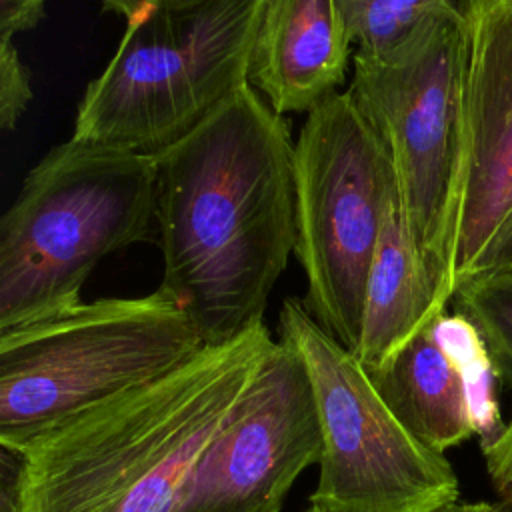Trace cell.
<instances>
[{"mask_svg":"<svg viewBox=\"0 0 512 512\" xmlns=\"http://www.w3.org/2000/svg\"><path fill=\"white\" fill-rule=\"evenodd\" d=\"M162 280L204 344L262 322L296 244L294 140L246 84L152 154Z\"/></svg>","mask_w":512,"mask_h":512,"instance_id":"1","label":"cell"},{"mask_svg":"<svg viewBox=\"0 0 512 512\" xmlns=\"http://www.w3.org/2000/svg\"><path fill=\"white\" fill-rule=\"evenodd\" d=\"M258 322L174 370L34 436L4 512H176L196 462L274 348Z\"/></svg>","mask_w":512,"mask_h":512,"instance_id":"2","label":"cell"},{"mask_svg":"<svg viewBox=\"0 0 512 512\" xmlns=\"http://www.w3.org/2000/svg\"><path fill=\"white\" fill-rule=\"evenodd\" d=\"M266 0H106L120 44L86 86L72 138L156 154L248 84Z\"/></svg>","mask_w":512,"mask_h":512,"instance_id":"3","label":"cell"},{"mask_svg":"<svg viewBox=\"0 0 512 512\" xmlns=\"http://www.w3.org/2000/svg\"><path fill=\"white\" fill-rule=\"evenodd\" d=\"M152 154L68 138L26 174L0 218V332L82 304V286L110 254L150 240Z\"/></svg>","mask_w":512,"mask_h":512,"instance_id":"4","label":"cell"},{"mask_svg":"<svg viewBox=\"0 0 512 512\" xmlns=\"http://www.w3.org/2000/svg\"><path fill=\"white\" fill-rule=\"evenodd\" d=\"M206 346L160 290L98 298L0 332V446L40 432L174 370Z\"/></svg>","mask_w":512,"mask_h":512,"instance_id":"5","label":"cell"},{"mask_svg":"<svg viewBox=\"0 0 512 512\" xmlns=\"http://www.w3.org/2000/svg\"><path fill=\"white\" fill-rule=\"evenodd\" d=\"M466 24L460 2L442 6L394 54H352L348 96L394 168L418 248L448 306L450 262L464 168Z\"/></svg>","mask_w":512,"mask_h":512,"instance_id":"6","label":"cell"},{"mask_svg":"<svg viewBox=\"0 0 512 512\" xmlns=\"http://www.w3.org/2000/svg\"><path fill=\"white\" fill-rule=\"evenodd\" d=\"M398 192L382 144L348 92L306 114L294 140V222L308 314L352 354L366 282Z\"/></svg>","mask_w":512,"mask_h":512,"instance_id":"7","label":"cell"},{"mask_svg":"<svg viewBox=\"0 0 512 512\" xmlns=\"http://www.w3.org/2000/svg\"><path fill=\"white\" fill-rule=\"evenodd\" d=\"M280 342L304 362L322 430L310 504L324 512H436L458 502V476L444 454L420 444L390 412L358 358L286 298Z\"/></svg>","mask_w":512,"mask_h":512,"instance_id":"8","label":"cell"},{"mask_svg":"<svg viewBox=\"0 0 512 512\" xmlns=\"http://www.w3.org/2000/svg\"><path fill=\"white\" fill-rule=\"evenodd\" d=\"M320 452L322 430L306 366L276 340L190 472L176 512H280Z\"/></svg>","mask_w":512,"mask_h":512,"instance_id":"9","label":"cell"},{"mask_svg":"<svg viewBox=\"0 0 512 512\" xmlns=\"http://www.w3.org/2000/svg\"><path fill=\"white\" fill-rule=\"evenodd\" d=\"M460 8L464 168L450 262L454 294L512 214V0H468Z\"/></svg>","mask_w":512,"mask_h":512,"instance_id":"10","label":"cell"},{"mask_svg":"<svg viewBox=\"0 0 512 512\" xmlns=\"http://www.w3.org/2000/svg\"><path fill=\"white\" fill-rule=\"evenodd\" d=\"M368 376L398 422L438 454L470 436L486 444L504 428L500 378L480 332L460 312L434 318Z\"/></svg>","mask_w":512,"mask_h":512,"instance_id":"11","label":"cell"},{"mask_svg":"<svg viewBox=\"0 0 512 512\" xmlns=\"http://www.w3.org/2000/svg\"><path fill=\"white\" fill-rule=\"evenodd\" d=\"M352 54L336 0H266L248 84L276 114H308L338 94Z\"/></svg>","mask_w":512,"mask_h":512,"instance_id":"12","label":"cell"},{"mask_svg":"<svg viewBox=\"0 0 512 512\" xmlns=\"http://www.w3.org/2000/svg\"><path fill=\"white\" fill-rule=\"evenodd\" d=\"M446 312L396 192L370 266L360 342L354 356L380 370L426 324Z\"/></svg>","mask_w":512,"mask_h":512,"instance_id":"13","label":"cell"},{"mask_svg":"<svg viewBox=\"0 0 512 512\" xmlns=\"http://www.w3.org/2000/svg\"><path fill=\"white\" fill-rule=\"evenodd\" d=\"M354 54L382 60L394 54L444 0H336Z\"/></svg>","mask_w":512,"mask_h":512,"instance_id":"14","label":"cell"},{"mask_svg":"<svg viewBox=\"0 0 512 512\" xmlns=\"http://www.w3.org/2000/svg\"><path fill=\"white\" fill-rule=\"evenodd\" d=\"M454 300L456 312L480 332L498 378L512 388V272L472 276L458 286Z\"/></svg>","mask_w":512,"mask_h":512,"instance_id":"15","label":"cell"},{"mask_svg":"<svg viewBox=\"0 0 512 512\" xmlns=\"http://www.w3.org/2000/svg\"><path fill=\"white\" fill-rule=\"evenodd\" d=\"M46 18L44 0H0V128H16L32 100L30 70L14 44L18 32L36 28Z\"/></svg>","mask_w":512,"mask_h":512,"instance_id":"16","label":"cell"},{"mask_svg":"<svg viewBox=\"0 0 512 512\" xmlns=\"http://www.w3.org/2000/svg\"><path fill=\"white\" fill-rule=\"evenodd\" d=\"M482 452L494 488L512 504V418L496 438L482 444Z\"/></svg>","mask_w":512,"mask_h":512,"instance_id":"17","label":"cell"},{"mask_svg":"<svg viewBox=\"0 0 512 512\" xmlns=\"http://www.w3.org/2000/svg\"><path fill=\"white\" fill-rule=\"evenodd\" d=\"M502 272H512V214L502 224L498 236L494 238L492 246L488 248V252L484 254L482 262L478 264V268L472 276L502 274Z\"/></svg>","mask_w":512,"mask_h":512,"instance_id":"18","label":"cell"},{"mask_svg":"<svg viewBox=\"0 0 512 512\" xmlns=\"http://www.w3.org/2000/svg\"><path fill=\"white\" fill-rule=\"evenodd\" d=\"M436 512H506V508L502 504H492V502H460L458 500Z\"/></svg>","mask_w":512,"mask_h":512,"instance_id":"19","label":"cell"},{"mask_svg":"<svg viewBox=\"0 0 512 512\" xmlns=\"http://www.w3.org/2000/svg\"><path fill=\"white\" fill-rule=\"evenodd\" d=\"M304 512H324V510H322L320 506H316V504H310V506H308Z\"/></svg>","mask_w":512,"mask_h":512,"instance_id":"20","label":"cell"}]
</instances>
